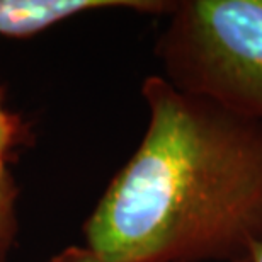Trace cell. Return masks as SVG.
<instances>
[{
	"mask_svg": "<svg viewBox=\"0 0 262 262\" xmlns=\"http://www.w3.org/2000/svg\"><path fill=\"white\" fill-rule=\"evenodd\" d=\"M50 262H102L87 247H68L63 252L55 255Z\"/></svg>",
	"mask_w": 262,
	"mask_h": 262,
	"instance_id": "6",
	"label": "cell"
},
{
	"mask_svg": "<svg viewBox=\"0 0 262 262\" xmlns=\"http://www.w3.org/2000/svg\"><path fill=\"white\" fill-rule=\"evenodd\" d=\"M252 262H262V244H259L255 247V252H254V259Z\"/></svg>",
	"mask_w": 262,
	"mask_h": 262,
	"instance_id": "7",
	"label": "cell"
},
{
	"mask_svg": "<svg viewBox=\"0 0 262 262\" xmlns=\"http://www.w3.org/2000/svg\"><path fill=\"white\" fill-rule=\"evenodd\" d=\"M176 2L164 0H0V36L29 38L75 15L106 9H129L169 15Z\"/></svg>",
	"mask_w": 262,
	"mask_h": 262,
	"instance_id": "3",
	"label": "cell"
},
{
	"mask_svg": "<svg viewBox=\"0 0 262 262\" xmlns=\"http://www.w3.org/2000/svg\"><path fill=\"white\" fill-rule=\"evenodd\" d=\"M155 45L177 91L262 123V0H181Z\"/></svg>",
	"mask_w": 262,
	"mask_h": 262,
	"instance_id": "2",
	"label": "cell"
},
{
	"mask_svg": "<svg viewBox=\"0 0 262 262\" xmlns=\"http://www.w3.org/2000/svg\"><path fill=\"white\" fill-rule=\"evenodd\" d=\"M17 189L7 169L0 170V262H5L17 232Z\"/></svg>",
	"mask_w": 262,
	"mask_h": 262,
	"instance_id": "4",
	"label": "cell"
},
{
	"mask_svg": "<svg viewBox=\"0 0 262 262\" xmlns=\"http://www.w3.org/2000/svg\"><path fill=\"white\" fill-rule=\"evenodd\" d=\"M148 126L83 225L102 262H252L262 244V123L143 80Z\"/></svg>",
	"mask_w": 262,
	"mask_h": 262,
	"instance_id": "1",
	"label": "cell"
},
{
	"mask_svg": "<svg viewBox=\"0 0 262 262\" xmlns=\"http://www.w3.org/2000/svg\"><path fill=\"white\" fill-rule=\"evenodd\" d=\"M15 133H17L15 119L12 118V114L5 111L2 94H0V170L7 169L5 167V159H7L9 150L12 148L15 141Z\"/></svg>",
	"mask_w": 262,
	"mask_h": 262,
	"instance_id": "5",
	"label": "cell"
}]
</instances>
